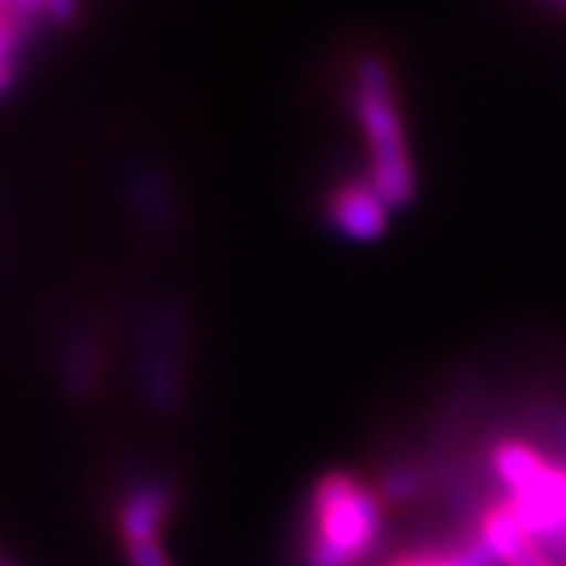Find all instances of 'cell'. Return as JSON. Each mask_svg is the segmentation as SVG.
Returning <instances> with one entry per match:
<instances>
[{"instance_id":"cell-3","label":"cell","mask_w":566,"mask_h":566,"mask_svg":"<svg viewBox=\"0 0 566 566\" xmlns=\"http://www.w3.org/2000/svg\"><path fill=\"white\" fill-rule=\"evenodd\" d=\"M488 463L504 485V504L520 526L557 557L566 551V465L554 463L538 447L520 438L491 444Z\"/></svg>"},{"instance_id":"cell-5","label":"cell","mask_w":566,"mask_h":566,"mask_svg":"<svg viewBox=\"0 0 566 566\" xmlns=\"http://www.w3.org/2000/svg\"><path fill=\"white\" fill-rule=\"evenodd\" d=\"M327 221L334 233H340L349 243H378L390 227V205L375 189V182L356 177V180L337 182L327 196Z\"/></svg>"},{"instance_id":"cell-9","label":"cell","mask_w":566,"mask_h":566,"mask_svg":"<svg viewBox=\"0 0 566 566\" xmlns=\"http://www.w3.org/2000/svg\"><path fill=\"white\" fill-rule=\"evenodd\" d=\"M390 566H497L494 554L488 551V545L472 535L465 545L453 547V551H422V554H406L397 557Z\"/></svg>"},{"instance_id":"cell-8","label":"cell","mask_w":566,"mask_h":566,"mask_svg":"<svg viewBox=\"0 0 566 566\" xmlns=\"http://www.w3.org/2000/svg\"><path fill=\"white\" fill-rule=\"evenodd\" d=\"M182 318L177 312H161L151 331V356H148V394L155 409H174L180 400L182 385Z\"/></svg>"},{"instance_id":"cell-6","label":"cell","mask_w":566,"mask_h":566,"mask_svg":"<svg viewBox=\"0 0 566 566\" xmlns=\"http://www.w3.org/2000/svg\"><path fill=\"white\" fill-rule=\"evenodd\" d=\"M475 535L494 554L497 566H557L554 554L520 526V520L513 516V510L504 501L485 506V513L479 516Z\"/></svg>"},{"instance_id":"cell-10","label":"cell","mask_w":566,"mask_h":566,"mask_svg":"<svg viewBox=\"0 0 566 566\" xmlns=\"http://www.w3.org/2000/svg\"><path fill=\"white\" fill-rule=\"evenodd\" d=\"M375 488H378V494H381L385 504H409V501H416L422 494L424 479L416 465L400 463L390 465Z\"/></svg>"},{"instance_id":"cell-2","label":"cell","mask_w":566,"mask_h":566,"mask_svg":"<svg viewBox=\"0 0 566 566\" xmlns=\"http://www.w3.org/2000/svg\"><path fill=\"white\" fill-rule=\"evenodd\" d=\"M385 532V501L378 488L349 472H327L308 501L303 564L359 566Z\"/></svg>"},{"instance_id":"cell-11","label":"cell","mask_w":566,"mask_h":566,"mask_svg":"<svg viewBox=\"0 0 566 566\" xmlns=\"http://www.w3.org/2000/svg\"><path fill=\"white\" fill-rule=\"evenodd\" d=\"M126 564L129 566H174V560L167 557L164 545H139V547H123Z\"/></svg>"},{"instance_id":"cell-1","label":"cell","mask_w":566,"mask_h":566,"mask_svg":"<svg viewBox=\"0 0 566 566\" xmlns=\"http://www.w3.org/2000/svg\"><path fill=\"white\" fill-rule=\"evenodd\" d=\"M353 117L368 148V180L390 208H406L416 199V164L406 139L403 111L394 73L378 54H363L353 70Z\"/></svg>"},{"instance_id":"cell-7","label":"cell","mask_w":566,"mask_h":566,"mask_svg":"<svg viewBox=\"0 0 566 566\" xmlns=\"http://www.w3.org/2000/svg\"><path fill=\"white\" fill-rule=\"evenodd\" d=\"M170 504H174V491L167 482L151 479V482L133 488L117 510V532H120L123 547L161 545Z\"/></svg>"},{"instance_id":"cell-4","label":"cell","mask_w":566,"mask_h":566,"mask_svg":"<svg viewBox=\"0 0 566 566\" xmlns=\"http://www.w3.org/2000/svg\"><path fill=\"white\" fill-rule=\"evenodd\" d=\"M80 0H0V92H7L20 70L22 48L41 25H63Z\"/></svg>"}]
</instances>
